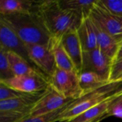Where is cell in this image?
Listing matches in <instances>:
<instances>
[{"instance_id": "cell-28", "label": "cell", "mask_w": 122, "mask_h": 122, "mask_svg": "<svg viewBox=\"0 0 122 122\" xmlns=\"http://www.w3.org/2000/svg\"><path fill=\"white\" fill-rule=\"evenodd\" d=\"M116 81H120V82H122V75H121V76L117 79Z\"/></svg>"}, {"instance_id": "cell-19", "label": "cell", "mask_w": 122, "mask_h": 122, "mask_svg": "<svg viewBox=\"0 0 122 122\" xmlns=\"http://www.w3.org/2000/svg\"><path fill=\"white\" fill-rule=\"evenodd\" d=\"M109 83L112 82L107 81L100 75L94 72L85 71L79 75V86L83 96L100 89Z\"/></svg>"}, {"instance_id": "cell-3", "label": "cell", "mask_w": 122, "mask_h": 122, "mask_svg": "<svg viewBox=\"0 0 122 122\" xmlns=\"http://www.w3.org/2000/svg\"><path fill=\"white\" fill-rule=\"evenodd\" d=\"M122 86V82H112L100 89L86 94L79 99L74 100L59 116L57 122H70L86 110L101 104L111 97Z\"/></svg>"}, {"instance_id": "cell-17", "label": "cell", "mask_w": 122, "mask_h": 122, "mask_svg": "<svg viewBox=\"0 0 122 122\" xmlns=\"http://www.w3.org/2000/svg\"><path fill=\"white\" fill-rule=\"evenodd\" d=\"M7 56L14 76L44 74L36 66H32L28 61L15 52L7 51Z\"/></svg>"}, {"instance_id": "cell-9", "label": "cell", "mask_w": 122, "mask_h": 122, "mask_svg": "<svg viewBox=\"0 0 122 122\" xmlns=\"http://www.w3.org/2000/svg\"><path fill=\"white\" fill-rule=\"evenodd\" d=\"M0 46L7 51H13L22 56L29 63L27 46L15 31L0 17Z\"/></svg>"}, {"instance_id": "cell-12", "label": "cell", "mask_w": 122, "mask_h": 122, "mask_svg": "<svg viewBox=\"0 0 122 122\" xmlns=\"http://www.w3.org/2000/svg\"><path fill=\"white\" fill-rule=\"evenodd\" d=\"M122 96V86L111 97L101 104L86 110L79 116L75 117L69 122H99L109 117L108 110L113 102Z\"/></svg>"}, {"instance_id": "cell-15", "label": "cell", "mask_w": 122, "mask_h": 122, "mask_svg": "<svg viewBox=\"0 0 122 122\" xmlns=\"http://www.w3.org/2000/svg\"><path fill=\"white\" fill-rule=\"evenodd\" d=\"M77 34L84 52L97 48V35L90 16L81 20L77 28Z\"/></svg>"}, {"instance_id": "cell-22", "label": "cell", "mask_w": 122, "mask_h": 122, "mask_svg": "<svg viewBox=\"0 0 122 122\" xmlns=\"http://www.w3.org/2000/svg\"><path fill=\"white\" fill-rule=\"evenodd\" d=\"M14 76V74L8 60L7 50L0 46V80H8Z\"/></svg>"}, {"instance_id": "cell-21", "label": "cell", "mask_w": 122, "mask_h": 122, "mask_svg": "<svg viewBox=\"0 0 122 122\" xmlns=\"http://www.w3.org/2000/svg\"><path fill=\"white\" fill-rule=\"evenodd\" d=\"M74 101V100L67 103L65 106L54 112L38 117H29L19 122H56L59 116Z\"/></svg>"}, {"instance_id": "cell-14", "label": "cell", "mask_w": 122, "mask_h": 122, "mask_svg": "<svg viewBox=\"0 0 122 122\" xmlns=\"http://www.w3.org/2000/svg\"><path fill=\"white\" fill-rule=\"evenodd\" d=\"M46 90L41 93L26 94L20 97L15 98L13 99L0 101V112L32 109L34 105L45 94Z\"/></svg>"}, {"instance_id": "cell-18", "label": "cell", "mask_w": 122, "mask_h": 122, "mask_svg": "<svg viewBox=\"0 0 122 122\" xmlns=\"http://www.w3.org/2000/svg\"><path fill=\"white\" fill-rule=\"evenodd\" d=\"M34 1L29 0H1L0 16L30 13L34 7Z\"/></svg>"}, {"instance_id": "cell-25", "label": "cell", "mask_w": 122, "mask_h": 122, "mask_svg": "<svg viewBox=\"0 0 122 122\" xmlns=\"http://www.w3.org/2000/svg\"><path fill=\"white\" fill-rule=\"evenodd\" d=\"M108 117H116L122 119V96L115 99L109 108Z\"/></svg>"}, {"instance_id": "cell-5", "label": "cell", "mask_w": 122, "mask_h": 122, "mask_svg": "<svg viewBox=\"0 0 122 122\" xmlns=\"http://www.w3.org/2000/svg\"><path fill=\"white\" fill-rule=\"evenodd\" d=\"M0 82L9 87L25 94H36L45 92L49 86V77L44 74L14 76Z\"/></svg>"}, {"instance_id": "cell-2", "label": "cell", "mask_w": 122, "mask_h": 122, "mask_svg": "<svg viewBox=\"0 0 122 122\" xmlns=\"http://www.w3.org/2000/svg\"><path fill=\"white\" fill-rule=\"evenodd\" d=\"M0 17L15 31L26 45L37 44L49 48L51 36L32 11Z\"/></svg>"}, {"instance_id": "cell-8", "label": "cell", "mask_w": 122, "mask_h": 122, "mask_svg": "<svg viewBox=\"0 0 122 122\" xmlns=\"http://www.w3.org/2000/svg\"><path fill=\"white\" fill-rule=\"evenodd\" d=\"M29 58L34 66L50 77L56 69L54 55L51 50L41 45H26Z\"/></svg>"}, {"instance_id": "cell-26", "label": "cell", "mask_w": 122, "mask_h": 122, "mask_svg": "<svg viewBox=\"0 0 122 122\" xmlns=\"http://www.w3.org/2000/svg\"><path fill=\"white\" fill-rule=\"evenodd\" d=\"M121 75H122V58L118 61H114L111 69L110 81L115 82Z\"/></svg>"}, {"instance_id": "cell-23", "label": "cell", "mask_w": 122, "mask_h": 122, "mask_svg": "<svg viewBox=\"0 0 122 122\" xmlns=\"http://www.w3.org/2000/svg\"><path fill=\"white\" fill-rule=\"evenodd\" d=\"M24 94H26L14 90L6 86L5 84L0 82V101L13 99L20 97Z\"/></svg>"}, {"instance_id": "cell-27", "label": "cell", "mask_w": 122, "mask_h": 122, "mask_svg": "<svg viewBox=\"0 0 122 122\" xmlns=\"http://www.w3.org/2000/svg\"><path fill=\"white\" fill-rule=\"evenodd\" d=\"M122 58V42L121 43L119 47V49L117 51V53L116 54V56L114 59V61H118L120 59Z\"/></svg>"}, {"instance_id": "cell-10", "label": "cell", "mask_w": 122, "mask_h": 122, "mask_svg": "<svg viewBox=\"0 0 122 122\" xmlns=\"http://www.w3.org/2000/svg\"><path fill=\"white\" fill-rule=\"evenodd\" d=\"M73 100L76 99H66L49 86L45 94L33 107L30 117H38L54 112Z\"/></svg>"}, {"instance_id": "cell-4", "label": "cell", "mask_w": 122, "mask_h": 122, "mask_svg": "<svg viewBox=\"0 0 122 122\" xmlns=\"http://www.w3.org/2000/svg\"><path fill=\"white\" fill-rule=\"evenodd\" d=\"M50 86L66 99H79L82 97L79 86V75L76 71H69L56 67L49 77Z\"/></svg>"}, {"instance_id": "cell-7", "label": "cell", "mask_w": 122, "mask_h": 122, "mask_svg": "<svg viewBox=\"0 0 122 122\" xmlns=\"http://www.w3.org/2000/svg\"><path fill=\"white\" fill-rule=\"evenodd\" d=\"M114 60L103 53L98 48L83 53L82 72H94L108 81H110V74ZM111 82V81H110Z\"/></svg>"}, {"instance_id": "cell-13", "label": "cell", "mask_w": 122, "mask_h": 122, "mask_svg": "<svg viewBox=\"0 0 122 122\" xmlns=\"http://www.w3.org/2000/svg\"><path fill=\"white\" fill-rule=\"evenodd\" d=\"M91 19L97 35V48L114 60L121 43L104 29L92 16Z\"/></svg>"}, {"instance_id": "cell-16", "label": "cell", "mask_w": 122, "mask_h": 122, "mask_svg": "<svg viewBox=\"0 0 122 122\" xmlns=\"http://www.w3.org/2000/svg\"><path fill=\"white\" fill-rule=\"evenodd\" d=\"M49 49L54 55L57 68L65 71L76 72L73 62L62 46L61 39L51 38Z\"/></svg>"}, {"instance_id": "cell-1", "label": "cell", "mask_w": 122, "mask_h": 122, "mask_svg": "<svg viewBox=\"0 0 122 122\" xmlns=\"http://www.w3.org/2000/svg\"><path fill=\"white\" fill-rule=\"evenodd\" d=\"M31 11L51 38L61 39L69 31L77 29L82 20L74 12L61 8L59 0L34 1Z\"/></svg>"}, {"instance_id": "cell-24", "label": "cell", "mask_w": 122, "mask_h": 122, "mask_svg": "<svg viewBox=\"0 0 122 122\" xmlns=\"http://www.w3.org/2000/svg\"><path fill=\"white\" fill-rule=\"evenodd\" d=\"M101 1L112 14L122 17V0H101Z\"/></svg>"}, {"instance_id": "cell-20", "label": "cell", "mask_w": 122, "mask_h": 122, "mask_svg": "<svg viewBox=\"0 0 122 122\" xmlns=\"http://www.w3.org/2000/svg\"><path fill=\"white\" fill-rule=\"evenodd\" d=\"M97 0H59L61 8L76 14L81 19L91 15Z\"/></svg>"}, {"instance_id": "cell-11", "label": "cell", "mask_w": 122, "mask_h": 122, "mask_svg": "<svg viewBox=\"0 0 122 122\" xmlns=\"http://www.w3.org/2000/svg\"><path fill=\"white\" fill-rule=\"evenodd\" d=\"M61 44L69 55L79 75L82 71L83 49L77 34V29L66 32L61 38Z\"/></svg>"}, {"instance_id": "cell-6", "label": "cell", "mask_w": 122, "mask_h": 122, "mask_svg": "<svg viewBox=\"0 0 122 122\" xmlns=\"http://www.w3.org/2000/svg\"><path fill=\"white\" fill-rule=\"evenodd\" d=\"M119 42H122V17L109 11L101 0H97L90 15Z\"/></svg>"}]
</instances>
